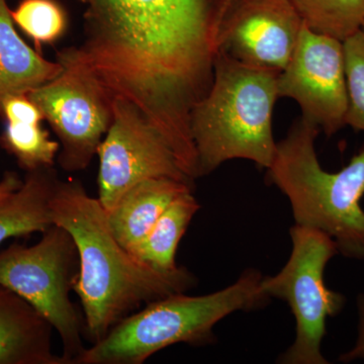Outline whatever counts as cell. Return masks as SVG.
<instances>
[{
  "label": "cell",
  "instance_id": "obj_1",
  "mask_svg": "<svg viewBox=\"0 0 364 364\" xmlns=\"http://www.w3.org/2000/svg\"><path fill=\"white\" fill-rule=\"evenodd\" d=\"M51 208L53 223L67 230L77 247L80 270L73 291L90 344L144 304L195 286L196 277L186 267L158 272L127 251L112 234L107 210L78 179H60Z\"/></svg>",
  "mask_w": 364,
  "mask_h": 364
},
{
  "label": "cell",
  "instance_id": "obj_2",
  "mask_svg": "<svg viewBox=\"0 0 364 364\" xmlns=\"http://www.w3.org/2000/svg\"><path fill=\"white\" fill-rule=\"evenodd\" d=\"M277 76L218 52L210 90L191 114L198 177L232 159L269 168L277 150L272 112L279 98Z\"/></svg>",
  "mask_w": 364,
  "mask_h": 364
},
{
  "label": "cell",
  "instance_id": "obj_3",
  "mask_svg": "<svg viewBox=\"0 0 364 364\" xmlns=\"http://www.w3.org/2000/svg\"><path fill=\"white\" fill-rule=\"evenodd\" d=\"M321 130L298 119L277 143L268 177L291 202L296 225L329 235L345 257L364 260V146L338 172L325 171L315 150Z\"/></svg>",
  "mask_w": 364,
  "mask_h": 364
},
{
  "label": "cell",
  "instance_id": "obj_4",
  "mask_svg": "<svg viewBox=\"0 0 364 364\" xmlns=\"http://www.w3.org/2000/svg\"><path fill=\"white\" fill-rule=\"evenodd\" d=\"M262 277L246 270L232 286L205 296L170 294L145 305L86 347L74 364H142L172 346L210 344L215 325L230 314L260 308L269 299L261 289Z\"/></svg>",
  "mask_w": 364,
  "mask_h": 364
},
{
  "label": "cell",
  "instance_id": "obj_5",
  "mask_svg": "<svg viewBox=\"0 0 364 364\" xmlns=\"http://www.w3.org/2000/svg\"><path fill=\"white\" fill-rule=\"evenodd\" d=\"M79 270L75 242L56 224L38 243H14L0 252V286L25 299L52 326L69 364L86 348L85 318L70 299Z\"/></svg>",
  "mask_w": 364,
  "mask_h": 364
},
{
  "label": "cell",
  "instance_id": "obj_6",
  "mask_svg": "<svg viewBox=\"0 0 364 364\" xmlns=\"http://www.w3.org/2000/svg\"><path fill=\"white\" fill-rule=\"evenodd\" d=\"M291 237L293 250L287 264L275 277L261 280L263 293L286 301L296 318V340L279 363L327 364L321 351L326 322L345 305L343 294L328 289L324 279L325 268L338 248L329 235L312 228L296 225Z\"/></svg>",
  "mask_w": 364,
  "mask_h": 364
},
{
  "label": "cell",
  "instance_id": "obj_7",
  "mask_svg": "<svg viewBox=\"0 0 364 364\" xmlns=\"http://www.w3.org/2000/svg\"><path fill=\"white\" fill-rule=\"evenodd\" d=\"M56 56L63 70L28 95L58 136L60 167L77 172L90 166L111 127L114 97L85 66Z\"/></svg>",
  "mask_w": 364,
  "mask_h": 364
},
{
  "label": "cell",
  "instance_id": "obj_8",
  "mask_svg": "<svg viewBox=\"0 0 364 364\" xmlns=\"http://www.w3.org/2000/svg\"><path fill=\"white\" fill-rule=\"evenodd\" d=\"M98 200L109 212L119 198L148 179L191 182L159 131L130 100H112V121L98 146Z\"/></svg>",
  "mask_w": 364,
  "mask_h": 364
},
{
  "label": "cell",
  "instance_id": "obj_9",
  "mask_svg": "<svg viewBox=\"0 0 364 364\" xmlns=\"http://www.w3.org/2000/svg\"><path fill=\"white\" fill-rule=\"evenodd\" d=\"M277 93L296 100L304 119L326 135L341 130L348 109L343 41L304 23L291 58L277 76Z\"/></svg>",
  "mask_w": 364,
  "mask_h": 364
},
{
  "label": "cell",
  "instance_id": "obj_10",
  "mask_svg": "<svg viewBox=\"0 0 364 364\" xmlns=\"http://www.w3.org/2000/svg\"><path fill=\"white\" fill-rule=\"evenodd\" d=\"M304 23L287 0H233L223 23L219 51L279 74L291 58Z\"/></svg>",
  "mask_w": 364,
  "mask_h": 364
},
{
  "label": "cell",
  "instance_id": "obj_11",
  "mask_svg": "<svg viewBox=\"0 0 364 364\" xmlns=\"http://www.w3.org/2000/svg\"><path fill=\"white\" fill-rule=\"evenodd\" d=\"M87 30L122 38L159 35L181 25L210 0H79Z\"/></svg>",
  "mask_w": 364,
  "mask_h": 364
},
{
  "label": "cell",
  "instance_id": "obj_12",
  "mask_svg": "<svg viewBox=\"0 0 364 364\" xmlns=\"http://www.w3.org/2000/svg\"><path fill=\"white\" fill-rule=\"evenodd\" d=\"M53 331L30 304L0 286V364H69L53 351Z\"/></svg>",
  "mask_w": 364,
  "mask_h": 364
},
{
  "label": "cell",
  "instance_id": "obj_13",
  "mask_svg": "<svg viewBox=\"0 0 364 364\" xmlns=\"http://www.w3.org/2000/svg\"><path fill=\"white\" fill-rule=\"evenodd\" d=\"M188 191H193L191 182L166 177L140 182L107 212L112 234L136 257L139 248L164 210L177 196Z\"/></svg>",
  "mask_w": 364,
  "mask_h": 364
},
{
  "label": "cell",
  "instance_id": "obj_14",
  "mask_svg": "<svg viewBox=\"0 0 364 364\" xmlns=\"http://www.w3.org/2000/svg\"><path fill=\"white\" fill-rule=\"evenodd\" d=\"M63 70L60 62L46 60L14 28L6 0H0V105L11 95H28Z\"/></svg>",
  "mask_w": 364,
  "mask_h": 364
},
{
  "label": "cell",
  "instance_id": "obj_15",
  "mask_svg": "<svg viewBox=\"0 0 364 364\" xmlns=\"http://www.w3.org/2000/svg\"><path fill=\"white\" fill-rule=\"evenodd\" d=\"M59 181L54 166L26 172L21 188L0 202V245L54 225L51 203Z\"/></svg>",
  "mask_w": 364,
  "mask_h": 364
},
{
  "label": "cell",
  "instance_id": "obj_16",
  "mask_svg": "<svg viewBox=\"0 0 364 364\" xmlns=\"http://www.w3.org/2000/svg\"><path fill=\"white\" fill-rule=\"evenodd\" d=\"M200 208L193 191L177 196L146 237L136 254V259L158 272H176V256L182 237Z\"/></svg>",
  "mask_w": 364,
  "mask_h": 364
},
{
  "label": "cell",
  "instance_id": "obj_17",
  "mask_svg": "<svg viewBox=\"0 0 364 364\" xmlns=\"http://www.w3.org/2000/svg\"><path fill=\"white\" fill-rule=\"evenodd\" d=\"M314 32L344 41L361 30L364 0H287Z\"/></svg>",
  "mask_w": 364,
  "mask_h": 364
},
{
  "label": "cell",
  "instance_id": "obj_18",
  "mask_svg": "<svg viewBox=\"0 0 364 364\" xmlns=\"http://www.w3.org/2000/svg\"><path fill=\"white\" fill-rule=\"evenodd\" d=\"M0 145L26 172L54 166L60 144L41 124L6 123Z\"/></svg>",
  "mask_w": 364,
  "mask_h": 364
},
{
  "label": "cell",
  "instance_id": "obj_19",
  "mask_svg": "<svg viewBox=\"0 0 364 364\" xmlns=\"http://www.w3.org/2000/svg\"><path fill=\"white\" fill-rule=\"evenodd\" d=\"M14 25L33 40L38 52L66 32L67 14L56 0H23L11 11Z\"/></svg>",
  "mask_w": 364,
  "mask_h": 364
},
{
  "label": "cell",
  "instance_id": "obj_20",
  "mask_svg": "<svg viewBox=\"0 0 364 364\" xmlns=\"http://www.w3.org/2000/svg\"><path fill=\"white\" fill-rule=\"evenodd\" d=\"M348 109L345 123L364 132V31L343 41Z\"/></svg>",
  "mask_w": 364,
  "mask_h": 364
},
{
  "label": "cell",
  "instance_id": "obj_21",
  "mask_svg": "<svg viewBox=\"0 0 364 364\" xmlns=\"http://www.w3.org/2000/svg\"><path fill=\"white\" fill-rule=\"evenodd\" d=\"M0 117L6 123L41 124L45 117L28 95H7L0 105Z\"/></svg>",
  "mask_w": 364,
  "mask_h": 364
},
{
  "label": "cell",
  "instance_id": "obj_22",
  "mask_svg": "<svg viewBox=\"0 0 364 364\" xmlns=\"http://www.w3.org/2000/svg\"><path fill=\"white\" fill-rule=\"evenodd\" d=\"M358 337L355 346L351 350L345 352L339 358L341 363H349L358 359H364V294L358 296Z\"/></svg>",
  "mask_w": 364,
  "mask_h": 364
},
{
  "label": "cell",
  "instance_id": "obj_23",
  "mask_svg": "<svg viewBox=\"0 0 364 364\" xmlns=\"http://www.w3.org/2000/svg\"><path fill=\"white\" fill-rule=\"evenodd\" d=\"M21 184H23V181L18 173L13 171L6 172L0 181V202L11 196L16 189L20 188Z\"/></svg>",
  "mask_w": 364,
  "mask_h": 364
},
{
  "label": "cell",
  "instance_id": "obj_24",
  "mask_svg": "<svg viewBox=\"0 0 364 364\" xmlns=\"http://www.w3.org/2000/svg\"><path fill=\"white\" fill-rule=\"evenodd\" d=\"M361 30L364 31V23H363V28H361Z\"/></svg>",
  "mask_w": 364,
  "mask_h": 364
}]
</instances>
